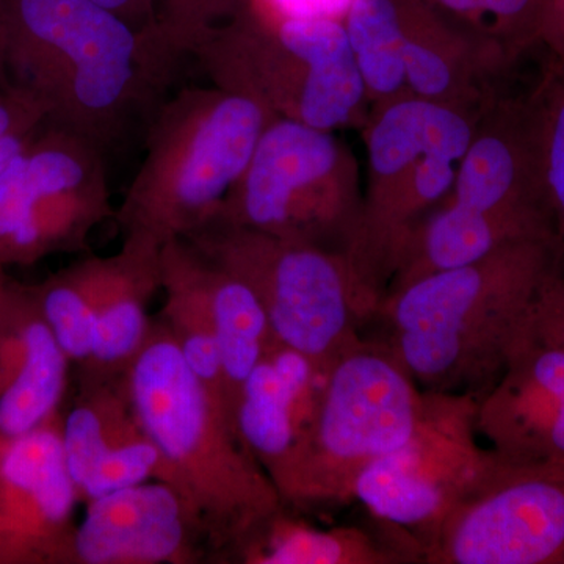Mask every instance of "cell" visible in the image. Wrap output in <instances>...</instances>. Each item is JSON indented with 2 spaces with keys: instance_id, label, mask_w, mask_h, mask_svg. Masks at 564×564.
I'll return each mask as SVG.
<instances>
[{
  "instance_id": "cell-16",
  "label": "cell",
  "mask_w": 564,
  "mask_h": 564,
  "mask_svg": "<svg viewBox=\"0 0 564 564\" xmlns=\"http://www.w3.org/2000/svg\"><path fill=\"white\" fill-rule=\"evenodd\" d=\"M74 534V564H192L202 538L173 486L152 480L90 500Z\"/></svg>"
},
{
  "instance_id": "cell-26",
  "label": "cell",
  "mask_w": 564,
  "mask_h": 564,
  "mask_svg": "<svg viewBox=\"0 0 564 564\" xmlns=\"http://www.w3.org/2000/svg\"><path fill=\"white\" fill-rule=\"evenodd\" d=\"M343 22L370 109L411 95L399 0H352Z\"/></svg>"
},
{
  "instance_id": "cell-25",
  "label": "cell",
  "mask_w": 564,
  "mask_h": 564,
  "mask_svg": "<svg viewBox=\"0 0 564 564\" xmlns=\"http://www.w3.org/2000/svg\"><path fill=\"white\" fill-rule=\"evenodd\" d=\"M113 274V254L80 259L31 285L55 339L80 369L90 358L96 318Z\"/></svg>"
},
{
  "instance_id": "cell-34",
  "label": "cell",
  "mask_w": 564,
  "mask_h": 564,
  "mask_svg": "<svg viewBox=\"0 0 564 564\" xmlns=\"http://www.w3.org/2000/svg\"><path fill=\"white\" fill-rule=\"evenodd\" d=\"M95 2L115 11L118 17L139 31L159 25L158 0H95Z\"/></svg>"
},
{
  "instance_id": "cell-15",
  "label": "cell",
  "mask_w": 564,
  "mask_h": 564,
  "mask_svg": "<svg viewBox=\"0 0 564 564\" xmlns=\"http://www.w3.org/2000/svg\"><path fill=\"white\" fill-rule=\"evenodd\" d=\"M477 433L513 462H564V350L525 334L477 400Z\"/></svg>"
},
{
  "instance_id": "cell-32",
  "label": "cell",
  "mask_w": 564,
  "mask_h": 564,
  "mask_svg": "<svg viewBox=\"0 0 564 564\" xmlns=\"http://www.w3.org/2000/svg\"><path fill=\"white\" fill-rule=\"evenodd\" d=\"M259 9L288 18H329L343 21L352 0H251Z\"/></svg>"
},
{
  "instance_id": "cell-5",
  "label": "cell",
  "mask_w": 564,
  "mask_h": 564,
  "mask_svg": "<svg viewBox=\"0 0 564 564\" xmlns=\"http://www.w3.org/2000/svg\"><path fill=\"white\" fill-rule=\"evenodd\" d=\"M524 240H556V232L541 177L532 90L503 91L485 110L452 192L419 226L388 292Z\"/></svg>"
},
{
  "instance_id": "cell-6",
  "label": "cell",
  "mask_w": 564,
  "mask_h": 564,
  "mask_svg": "<svg viewBox=\"0 0 564 564\" xmlns=\"http://www.w3.org/2000/svg\"><path fill=\"white\" fill-rule=\"evenodd\" d=\"M262 104L220 87L166 98L144 135V158L117 210L122 234L165 245L188 239L217 215L274 120Z\"/></svg>"
},
{
  "instance_id": "cell-28",
  "label": "cell",
  "mask_w": 564,
  "mask_h": 564,
  "mask_svg": "<svg viewBox=\"0 0 564 564\" xmlns=\"http://www.w3.org/2000/svg\"><path fill=\"white\" fill-rule=\"evenodd\" d=\"M532 106L545 199L564 259V66L549 61L533 85Z\"/></svg>"
},
{
  "instance_id": "cell-37",
  "label": "cell",
  "mask_w": 564,
  "mask_h": 564,
  "mask_svg": "<svg viewBox=\"0 0 564 564\" xmlns=\"http://www.w3.org/2000/svg\"><path fill=\"white\" fill-rule=\"evenodd\" d=\"M544 3V2H543Z\"/></svg>"
},
{
  "instance_id": "cell-14",
  "label": "cell",
  "mask_w": 564,
  "mask_h": 564,
  "mask_svg": "<svg viewBox=\"0 0 564 564\" xmlns=\"http://www.w3.org/2000/svg\"><path fill=\"white\" fill-rule=\"evenodd\" d=\"M63 414L0 441V564H74L79 503L62 441Z\"/></svg>"
},
{
  "instance_id": "cell-17",
  "label": "cell",
  "mask_w": 564,
  "mask_h": 564,
  "mask_svg": "<svg viewBox=\"0 0 564 564\" xmlns=\"http://www.w3.org/2000/svg\"><path fill=\"white\" fill-rule=\"evenodd\" d=\"M403 62L411 95L485 111L516 63L494 41L455 24L422 0H399Z\"/></svg>"
},
{
  "instance_id": "cell-10",
  "label": "cell",
  "mask_w": 564,
  "mask_h": 564,
  "mask_svg": "<svg viewBox=\"0 0 564 564\" xmlns=\"http://www.w3.org/2000/svg\"><path fill=\"white\" fill-rule=\"evenodd\" d=\"M184 240L247 282L274 340L302 352L323 375L362 344L339 254L220 223Z\"/></svg>"
},
{
  "instance_id": "cell-33",
  "label": "cell",
  "mask_w": 564,
  "mask_h": 564,
  "mask_svg": "<svg viewBox=\"0 0 564 564\" xmlns=\"http://www.w3.org/2000/svg\"><path fill=\"white\" fill-rule=\"evenodd\" d=\"M538 46H544L551 61L564 66V0H544Z\"/></svg>"
},
{
  "instance_id": "cell-21",
  "label": "cell",
  "mask_w": 564,
  "mask_h": 564,
  "mask_svg": "<svg viewBox=\"0 0 564 564\" xmlns=\"http://www.w3.org/2000/svg\"><path fill=\"white\" fill-rule=\"evenodd\" d=\"M373 519V518H372ZM362 527L318 529L282 508L240 549L243 564H408L421 563L406 540L373 519Z\"/></svg>"
},
{
  "instance_id": "cell-27",
  "label": "cell",
  "mask_w": 564,
  "mask_h": 564,
  "mask_svg": "<svg viewBox=\"0 0 564 564\" xmlns=\"http://www.w3.org/2000/svg\"><path fill=\"white\" fill-rule=\"evenodd\" d=\"M444 18L499 44L511 61L538 46L544 0H422Z\"/></svg>"
},
{
  "instance_id": "cell-2",
  "label": "cell",
  "mask_w": 564,
  "mask_h": 564,
  "mask_svg": "<svg viewBox=\"0 0 564 564\" xmlns=\"http://www.w3.org/2000/svg\"><path fill=\"white\" fill-rule=\"evenodd\" d=\"M564 273L556 240H524L388 293L362 336L423 391L485 395L529 333L538 293Z\"/></svg>"
},
{
  "instance_id": "cell-18",
  "label": "cell",
  "mask_w": 564,
  "mask_h": 564,
  "mask_svg": "<svg viewBox=\"0 0 564 564\" xmlns=\"http://www.w3.org/2000/svg\"><path fill=\"white\" fill-rule=\"evenodd\" d=\"M70 366L31 285L10 281L0 304V441L24 436L62 413Z\"/></svg>"
},
{
  "instance_id": "cell-20",
  "label": "cell",
  "mask_w": 564,
  "mask_h": 564,
  "mask_svg": "<svg viewBox=\"0 0 564 564\" xmlns=\"http://www.w3.org/2000/svg\"><path fill=\"white\" fill-rule=\"evenodd\" d=\"M162 245L148 234H124L113 254V274L96 318L88 361L77 369L79 384L122 380L147 343L148 306L161 291Z\"/></svg>"
},
{
  "instance_id": "cell-8",
  "label": "cell",
  "mask_w": 564,
  "mask_h": 564,
  "mask_svg": "<svg viewBox=\"0 0 564 564\" xmlns=\"http://www.w3.org/2000/svg\"><path fill=\"white\" fill-rule=\"evenodd\" d=\"M422 399L423 389L391 352L364 337L325 373L317 415L280 489L284 507L315 511L352 502L364 470L410 440Z\"/></svg>"
},
{
  "instance_id": "cell-36",
  "label": "cell",
  "mask_w": 564,
  "mask_h": 564,
  "mask_svg": "<svg viewBox=\"0 0 564 564\" xmlns=\"http://www.w3.org/2000/svg\"><path fill=\"white\" fill-rule=\"evenodd\" d=\"M10 281L6 273V265L0 263V304L3 302V296H6L7 289H9Z\"/></svg>"
},
{
  "instance_id": "cell-23",
  "label": "cell",
  "mask_w": 564,
  "mask_h": 564,
  "mask_svg": "<svg viewBox=\"0 0 564 564\" xmlns=\"http://www.w3.org/2000/svg\"><path fill=\"white\" fill-rule=\"evenodd\" d=\"M161 280L165 304L159 315L172 333L192 373L202 381L236 426L226 400L220 347L199 282L196 251L191 242L176 239L163 245Z\"/></svg>"
},
{
  "instance_id": "cell-9",
  "label": "cell",
  "mask_w": 564,
  "mask_h": 564,
  "mask_svg": "<svg viewBox=\"0 0 564 564\" xmlns=\"http://www.w3.org/2000/svg\"><path fill=\"white\" fill-rule=\"evenodd\" d=\"M362 192L358 159L334 132L274 118L209 223L314 245L343 258Z\"/></svg>"
},
{
  "instance_id": "cell-29",
  "label": "cell",
  "mask_w": 564,
  "mask_h": 564,
  "mask_svg": "<svg viewBox=\"0 0 564 564\" xmlns=\"http://www.w3.org/2000/svg\"><path fill=\"white\" fill-rule=\"evenodd\" d=\"M250 0H158L159 25L187 57L212 32L231 22Z\"/></svg>"
},
{
  "instance_id": "cell-3",
  "label": "cell",
  "mask_w": 564,
  "mask_h": 564,
  "mask_svg": "<svg viewBox=\"0 0 564 564\" xmlns=\"http://www.w3.org/2000/svg\"><path fill=\"white\" fill-rule=\"evenodd\" d=\"M133 411L161 452L166 485L187 508L207 556L234 563L284 507L236 426L182 358L161 315L124 377Z\"/></svg>"
},
{
  "instance_id": "cell-7",
  "label": "cell",
  "mask_w": 564,
  "mask_h": 564,
  "mask_svg": "<svg viewBox=\"0 0 564 564\" xmlns=\"http://www.w3.org/2000/svg\"><path fill=\"white\" fill-rule=\"evenodd\" d=\"M191 55L212 85L254 99L276 118L328 132L369 120L343 21L280 17L250 0Z\"/></svg>"
},
{
  "instance_id": "cell-35",
  "label": "cell",
  "mask_w": 564,
  "mask_h": 564,
  "mask_svg": "<svg viewBox=\"0 0 564 564\" xmlns=\"http://www.w3.org/2000/svg\"><path fill=\"white\" fill-rule=\"evenodd\" d=\"M6 52H7V28L6 14H3L2 0H0V87H6L10 82L6 80Z\"/></svg>"
},
{
  "instance_id": "cell-30",
  "label": "cell",
  "mask_w": 564,
  "mask_h": 564,
  "mask_svg": "<svg viewBox=\"0 0 564 564\" xmlns=\"http://www.w3.org/2000/svg\"><path fill=\"white\" fill-rule=\"evenodd\" d=\"M530 333L564 350V273L549 278L533 304Z\"/></svg>"
},
{
  "instance_id": "cell-4",
  "label": "cell",
  "mask_w": 564,
  "mask_h": 564,
  "mask_svg": "<svg viewBox=\"0 0 564 564\" xmlns=\"http://www.w3.org/2000/svg\"><path fill=\"white\" fill-rule=\"evenodd\" d=\"M480 118L477 111L415 95L370 109L364 126L366 187L343 254L361 332L383 302L419 226L452 192L455 162L469 148Z\"/></svg>"
},
{
  "instance_id": "cell-31",
  "label": "cell",
  "mask_w": 564,
  "mask_h": 564,
  "mask_svg": "<svg viewBox=\"0 0 564 564\" xmlns=\"http://www.w3.org/2000/svg\"><path fill=\"white\" fill-rule=\"evenodd\" d=\"M44 124V115L28 95L13 85L0 87V139L13 132H31Z\"/></svg>"
},
{
  "instance_id": "cell-1",
  "label": "cell",
  "mask_w": 564,
  "mask_h": 564,
  "mask_svg": "<svg viewBox=\"0 0 564 564\" xmlns=\"http://www.w3.org/2000/svg\"><path fill=\"white\" fill-rule=\"evenodd\" d=\"M6 68L44 124L91 141L110 158L172 95L182 52L158 28H132L95 0H2Z\"/></svg>"
},
{
  "instance_id": "cell-19",
  "label": "cell",
  "mask_w": 564,
  "mask_h": 564,
  "mask_svg": "<svg viewBox=\"0 0 564 564\" xmlns=\"http://www.w3.org/2000/svg\"><path fill=\"white\" fill-rule=\"evenodd\" d=\"M325 375L274 343L245 381L237 432L280 492L317 415Z\"/></svg>"
},
{
  "instance_id": "cell-11",
  "label": "cell",
  "mask_w": 564,
  "mask_h": 564,
  "mask_svg": "<svg viewBox=\"0 0 564 564\" xmlns=\"http://www.w3.org/2000/svg\"><path fill=\"white\" fill-rule=\"evenodd\" d=\"M477 399L423 391L410 440L367 467L355 500L381 524L406 536L425 556L444 519L477 485L492 448L477 443Z\"/></svg>"
},
{
  "instance_id": "cell-12",
  "label": "cell",
  "mask_w": 564,
  "mask_h": 564,
  "mask_svg": "<svg viewBox=\"0 0 564 564\" xmlns=\"http://www.w3.org/2000/svg\"><path fill=\"white\" fill-rule=\"evenodd\" d=\"M107 162L91 141L44 124L0 177V263L87 250L95 228L117 217Z\"/></svg>"
},
{
  "instance_id": "cell-24",
  "label": "cell",
  "mask_w": 564,
  "mask_h": 564,
  "mask_svg": "<svg viewBox=\"0 0 564 564\" xmlns=\"http://www.w3.org/2000/svg\"><path fill=\"white\" fill-rule=\"evenodd\" d=\"M143 434L124 378L79 384L73 406L62 422L63 451L76 491L99 464Z\"/></svg>"
},
{
  "instance_id": "cell-22",
  "label": "cell",
  "mask_w": 564,
  "mask_h": 564,
  "mask_svg": "<svg viewBox=\"0 0 564 564\" xmlns=\"http://www.w3.org/2000/svg\"><path fill=\"white\" fill-rule=\"evenodd\" d=\"M196 251V269L221 352L226 400L237 426V406L245 381L274 340L269 317L247 282Z\"/></svg>"
},
{
  "instance_id": "cell-13",
  "label": "cell",
  "mask_w": 564,
  "mask_h": 564,
  "mask_svg": "<svg viewBox=\"0 0 564 564\" xmlns=\"http://www.w3.org/2000/svg\"><path fill=\"white\" fill-rule=\"evenodd\" d=\"M423 563L564 564V462H513L494 452Z\"/></svg>"
}]
</instances>
